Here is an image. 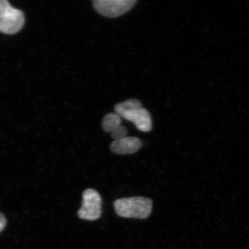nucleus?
<instances>
[{
    "instance_id": "obj_1",
    "label": "nucleus",
    "mask_w": 249,
    "mask_h": 249,
    "mask_svg": "<svg viewBox=\"0 0 249 249\" xmlns=\"http://www.w3.org/2000/svg\"><path fill=\"white\" fill-rule=\"evenodd\" d=\"M116 214L124 218L146 219L151 214L152 201L142 196L123 198L114 201Z\"/></svg>"
},
{
    "instance_id": "obj_4",
    "label": "nucleus",
    "mask_w": 249,
    "mask_h": 249,
    "mask_svg": "<svg viewBox=\"0 0 249 249\" xmlns=\"http://www.w3.org/2000/svg\"><path fill=\"white\" fill-rule=\"evenodd\" d=\"M136 0H95L93 8L98 14L108 18L122 16L134 7Z\"/></svg>"
},
{
    "instance_id": "obj_3",
    "label": "nucleus",
    "mask_w": 249,
    "mask_h": 249,
    "mask_svg": "<svg viewBox=\"0 0 249 249\" xmlns=\"http://www.w3.org/2000/svg\"><path fill=\"white\" fill-rule=\"evenodd\" d=\"M102 199L99 193L95 190L88 188L83 193V204L78 212L80 219L95 221L101 216Z\"/></svg>"
},
{
    "instance_id": "obj_6",
    "label": "nucleus",
    "mask_w": 249,
    "mask_h": 249,
    "mask_svg": "<svg viewBox=\"0 0 249 249\" xmlns=\"http://www.w3.org/2000/svg\"><path fill=\"white\" fill-rule=\"evenodd\" d=\"M142 146V142L137 137H126L111 142V151L117 155H131L139 151Z\"/></svg>"
},
{
    "instance_id": "obj_10",
    "label": "nucleus",
    "mask_w": 249,
    "mask_h": 249,
    "mask_svg": "<svg viewBox=\"0 0 249 249\" xmlns=\"http://www.w3.org/2000/svg\"><path fill=\"white\" fill-rule=\"evenodd\" d=\"M6 219L4 214L0 213V232H2L6 226Z\"/></svg>"
},
{
    "instance_id": "obj_2",
    "label": "nucleus",
    "mask_w": 249,
    "mask_h": 249,
    "mask_svg": "<svg viewBox=\"0 0 249 249\" xmlns=\"http://www.w3.org/2000/svg\"><path fill=\"white\" fill-rule=\"evenodd\" d=\"M24 22V14L20 10L15 9L6 0H0V31L15 34L22 28Z\"/></svg>"
},
{
    "instance_id": "obj_5",
    "label": "nucleus",
    "mask_w": 249,
    "mask_h": 249,
    "mask_svg": "<svg viewBox=\"0 0 249 249\" xmlns=\"http://www.w3.org/2000/svg\"><path fill=\"white\" fill-rule=\"evenodd\" d=\"M121 116L126 120L134 123L137 128L142 132H150L152 124L150 113L145 108L141 107L124 113Z\"/></svg>"
},
{
    "instance_id": "obj_8",
    "label": "nucleus",
    "mask_w": 249,
    "mask_h": 249,
    "mask_svg": "<svg viewBox=\"0 0 249 249\" xmlns=\"http://www.w3.org/2000/svg\"><path fill=\"white\" fill-rule=\"evenodd\" d=\"M141 107H142V104L139 100H127V101H124V102L116 105V114H117L118 115L121 116L122 114H124V113L128 112L129 111L133 110V109H139V108Z\"/></svg>"
},
{
    "instance_id": "obj_7",
    "label": "nucleus",
    "mask_w": 249,
    "mask_h": 249,
    "mask_svg": "<svg viewBox=\"0 0 249 249\" xmlns=\"http://www.w3.org/2000/svg\"><path fill=\"white\" fill-rule=\"evenodd\" d=\"M121 116L118 115L116 113H109L106 114L103 119L102 127L103 130L106 132H111L114 129L117 128L121 125Z\"/></svg>"
},
{
    "instance_id": "obj_9",
    "label": "nucleus",
    "mask_w": 249,
    "mask_h": 249,
    "mask_svg": "<svg viewBox=\"0 0 249 249\" xmlns=\"http://www.w3.org/2000/svg\"><path fill=\"white\" fill-rule=\"evenodd\" d=\"M127 128L124 126L121 125V124L111 133V137L115 141L124 138V137H127Z\"/></svg>"
}]
</instances>
